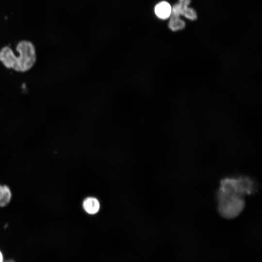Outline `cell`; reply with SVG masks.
<instances>
[{"instance_id":"cell-1","label":"cell","mask_w":262,"mask_h":262,"mask_svg":"<svg viewBox=\"0 0 262 262\" xmlns=\"http://www.w3.org/2000/svg\"><path fill=\"white\" fill-rule=\"evenodd\" d=\"M247 194L246 186L239 180H223L217 195L220 214L227 219L237 216L245 207V202L243 196Z\"/></svg>"},{"instance_id":"cell-2","label":"cell","mask_w":262,"mask_h":262,"mask_svg":"<svg viewBox=\"0 0 262 262\" xmlns=\"http://www.w3.org/2000/svg\"><path fill=\"white\" fill-rule=\"evenodd\" d=\"M16 49L19 55H16L12 49L4 46L0 50V62L8 69L25 72L30 70L36 61V52L33 43L22 40L17 44Z\"/></svg>"},{"instance_id":"cell-3","label":"cell","mask_w":262,"mask_h":262,"mask_svg":"<svg viewBox=\"0 0 262 262\" xmlns=\"http://www.w3.org/2000/svg\"><path fill=\"white\" fill-rule=\"evenodd\" d=\"M191 0H179L178 2L172 7L171 14L170 17L179 18L180 16H184L185 18L194 21L197 17L196 11L189 6Z\"/></svg>"},{"instance_id":"cell-4","label":"cell","mask_w":262,"mask_h":262,"mask_svg":"<svg viewBox=\"0 0 262 262\" xmlns=\"http://www.w3.org/2000/svg\"><path fill=\"white\" fill-rule=\"evenodd\" d=\"M172 7L170 3L166 1H162L158 3L154 7V13L157 17L162 20H165L170 16Z\"/></svg>"},{"instance_id":"cell-5","label":"cell","mask_w":262,"mask_h":262,"mask_svg":"<svg viewBox=\"0 0 262 262\" xmlns=\"http://www.w3.org/2000/svg\"><path fill=\"white\" fill-rule=\"evenodd\" d=\"M84 211L90 214L97 213L100 208V204L98 200L93 197H88L85 199L82 204Z\"/></svg>"},{"instance_id":"cell-6","label":"cell","mask_w":262,"mask_h":262,"mask_svg":"<svg viewBox=\"0 0 262 262\" xmlns=\"http://www.w3.org/2000/svg\"><path fill=\"white\" fill-rule=\"evenodd\" d=\"M12 197L11 191L6 185L0 184V207H4L10 202Z\"/></svg>"},{"instance_id":"cell-7","label":"cell","mask_w":262,"mask_h":262,"mask_svg":"<svg viewBox=\"0 0 262 262\" xmlns=\"http://www.w3.org/2000/svg\"><path fill=\"white\" fill-rule=\"evenodd\" d=\"M185 26V23L183 20L180 18H174L169 17L168 27L172 31H178L182 30Z\"/></svg>"},{"instance_id":"cell-8","label":"cell","mask_w":262,"mask_h":262,"mask_svg":"<svg viewBox=\"0 0 262 262\" xmlns=\"http://www.w3.org/2000/svg\"><path fill=\"white\" fill-rule=\"evenodd\" d=\"M0 262H3V256H2V253L0 251Z\"/></svg>"},{"instance_id":"cell-9","label":"cell","mask_w":262,"mask_h":262,"mask_svg":"<svg viewBox=\"0 0 262 262\" xmlns=\"http://www.w3.org/2000/svg\"><path fill=\"white\" fill-rule=\"evenodd\" d=\"M4 262H14L13 261H12V260H9V261Z\"/></svg>"}]
</instances>
